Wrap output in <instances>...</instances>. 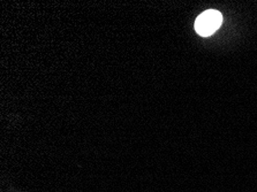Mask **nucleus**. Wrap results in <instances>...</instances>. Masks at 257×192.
I'll list each match as a JSON object with an SVG mask.
<instances>
[{
  "instance_id": "nucleus-1",
  "label": "nucleus",
  "mask_w": 257,
  "mask_h": 192,
  "mask_svg": "<svg viewBox=\"0 0 257 192\" xmlns=\"http://www.w3.org/2000/svg\"><path fill=\"white\" fill-rule=\"evenodd\" d=\"M223 22V15L215 10L205 11L198 15L195 21V30L198 35L208 37L217 29H219Z\"/></svg>"
}]
</instances>
